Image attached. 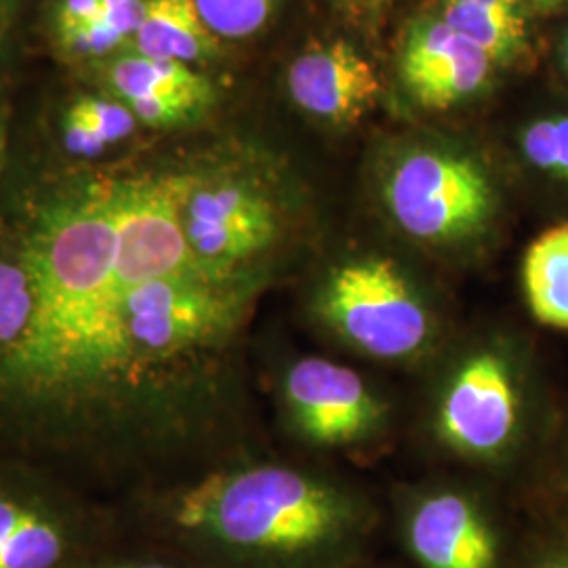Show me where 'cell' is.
Returning <instances> with one entry per match:
<instances>
[{
  "label": "cell",
  "instance_id": "6da1fadb",
  "mask_svg": "<svg viewBox=\"0 0 568 568\" xmlns=\"http://www.w3.org/2000/svg\"><path fill=\"white\" fill-rule=\"evenodd\" d=\"M196 169L77 171L0 209L34 312L0 358V459L108 506L243 450V349L265 286L203 264L183 203Z\"/></svg>",
  "mask_w": 568,
  "mask_h": 568
},
{
  "label": "cell",
  "instance_id": "7a4b0ae2",
  "mask_svg": "<svg viewBox=\"0 0 568 568\" xmlns=\"http://www.w3.org/2000/svg\"><path fill=\"white\" fill-rule=\"evenodd\" d=\"M114 509L122 528L199 568H323L365 532V509L349 493L244 453Z\"/></svg>",
  "mask_w": 568,
  "mask_h": 568
},
{
  "label": "cell",
  "instance_id": "3957f363",
  "mask_svg": "<svg viewBox=\"0 0 568 568\" xmlns=\"http://www.w3.org/2000/svg\"><path fill=\"white\" fill-rule=\"evenodd\" d=\"M438 440L476 464H508L541 429V389L525 342L497 335L448 371L434 408Z\"/></svg>",
  "mask_w": 568,
  "mask_h": 568
},
{
  "label": "cell",
  "instance_id": "277c9868",
  "mask_svg": "<svg viewBox=\"0 0 568 568\" xmlns=\"http://www.w3.org/2000/svg\"><path fill=\"white\" fill-rule=\"evenodd\" d=\"M119 530L112 506L44 469L0 459V568H72Z\"/></svg>",
  "mask_w": 568,
  "mask_h": 568
},
{
  "label": "cell",
  "instance_id": "5b68a950",
  "mask_svg": "<svg viewBox=\"0 0 568 568\" xmlns=\"http://www.w3.org/2000/svg\"><path fill=\"white\" fill-rule=\"evenodd\" d=\"M314 305L342 342L375 361L408 363L434 339L429 305L403 270L384 257L337 265Z\"/></svg>",
  "mask_w": 568,
  "mask_h": 568
},
{
  "label": "cell",
  "instance_id": "8992f818",
  "mask_svg": "<svg viewBox=\"0 0 568 568\" xmlns=\"http://www.w3.org/2000/svg\"><path fill=\"white\" fill-rule=\"evenodd\" d=\"M382 194L389 217L406 236L438 246L485 236L499 206L487 169L445 150L403 156L387 173Z\"/></svg>",
  "mask_w": 568,
  "mask_h": 568
},
{
  "label": "cell",
  "instance_id": "52a82bcc",
  "mask_svg": "<svg viewBox=\"0 0 568 568\" xmlns=\"http://www.w3.org/2000/svg\"><path fill=\"white\" fill-rule=\"evenodd\" d=\"M183 227L203 264L234 276H262L283 232L278 204L253 180L199 171L183 203Z\"/></svg>",
  "mask_w": 568,
  "mask_h": 568
},
{
  "label": "cell",
  "instance_id": "ba28073f",
  "mask_svg": "<svg viewBox=\"0 0 568 568\" xmlns=\"http://www.w3.org/2000/svg\"><path fill=\"white\" fill-rule=\"evenodd\" d=\"M278 389L291 427L318 447L358 445L386 417L384 400L358 371L318 356L284 366Z\"/></svg>",
  "mask_w": 568,
  "mask_h": 568
},
{
  "label": "cell",
  "instance_id": "9c48e42d",
  "mask_svg": "<svg viewBox=\"0 0 568 568\" xmlns=\"http://www.w3.org/2000/svg\"><path fill=\"white\" fill-rule=\"evenodd\" d=\"M408 551L422 568H497L499 535L478 501L459 490L422 495L405 518Z\"/></svg>",
  "mask_w": 568,
  "mask_h": 568
},
{
  "label": "cell",
  "instance_id": "30bf717a",
  "mask_svg": "<svg viewBox=\"0 0 568 568\" xmlns=\"http://www.w3.org/2000/svg\"><path fill=\"white\" fill-rule=\"evenodd\" d=\"M493 61L485 51L455 32L443 18L417 21L400 53V79L410 98L424 108L443 110L478 93Z\"/></svg>",
  "mask_w": 568,
  "mask_h": 568
},
{
  "label": "cell",
  "instance_id": "8fae6325",
  "mask_svg": "<svg viewBox=\"0 0 568 568\" xmlns=\"http://www.w3.org/2000/svg\"><path fill=\"white\" fill-rule=\"evenodd\" d=\"M286 81L293 102L335 124L358 121L382 93L375 65L344 41L307 47L291 63Z\"/></svg>",
  "mask_w": 568,
  "mask_h": 568
},
{
  "label": "cell",
  "instance_id": "7c38bea8",
  "mask_svg": "<svg viewBox=\"0 0 568 568\" xmlns=\"http://www.w3.org/2000/svg\"><path fill=\"white\" fill-rule=\"evenodd\" d=\"M520 278L532 321L568 333V222L551 225L528 244Z\"/></svg>",
  "mask_w": 568,
  "mask_h": 568
},
{
  "label": "cell",
  "instance_id": "4fadbf2b",
  "mask_svg": "<svg viewBox=\"0 0 568 568\" xmlns=\"http://www.w3.org/2000/svg\"><path fill=\"white\" fill-rule=\"evenodd\" d=\"M135 47L152 60L190 63L211 58L217 37L204 26L194 0H145Z\"/></svg>",
  "mask_w": 568,
  "mask_h": 568
},
{
  "label": "cell",
  "instance_id": "5bb4252c",
  "mask_svg": "<svg viewBox=\"0 0 568 568\" xmlns=\"http://www.w3.org/2000/svg\"><path fill=\"white\" fill-rule=\"evenodd\" d=\"M108 82L122 102L138 98H164L190 105L194 112L215 100L211 82L182 61L124 55L108 68Z\"/></svg>",
  "mask_w": 568,
  "mask_h": 568
},
{
  "label": "cell",
  "instance_id": "9a60e30c",
  "mask_svg": "<svg viewBox=\"0 0 568 568\" xmlns=\"http://www.w3.org/2000/svg\"><path fill=\"white\" fill-rule=\"evenodd\" d=\"M443 20L493 63L514 60L525 49L527 20L520 0H447Z\"/></svg>",
  "mask_w": 568,
  "mask_h": 568
},
{
  "label": "cell",
  "instance_id": "2e32d148",
  "mask_svg": "<svg viewBox=\"0 0 568 568\" xmlns=\"http://www.w3.org/2000/svg\"><path fill=\"white\" fill-rule=\"evenodd\" d=\"M34 281L0 220V358L20 344L34 312Z\"/></svg>",
  "mask_w": 568,
  "mask_h": 568
},
{
  "label": "cell",
  "instance_id": "e0dca14e",
  "mask_svg": "<svg viewBox=\"0 0 568 568\" xmlns=\"http://www.w3.org/2000/svg\"><path fill=\"white\" fill-rule=\"evenodd\" d=\"M72 568H199L180 551L122 528Z\"/></svg>",
  "mask_w": 568,
  "mask_h": 568
},
{
  "label": "cell",
  "instance_id": "ac0fdd59",
  "mask_svg": "<svg viewBox=\"0 0 568 568\" xmlns=\"http://www.w3.org/2000/svg\"><path fill=\"white\" fill-rule=\"evenodd\" d=\"M194 4L217 39L253 37L274 11V0H194Z\"/></svg>",
  "mask_w": 568,
  "mask_h": 568
},
{
  "label": "cell",
  "instance_id": "d6986e66",
  "mask_svg": "<svg viewBox=\"0 0 568 568\" xmlns=\"http://www.w3.org/2000/svg\"><path fill=\"white\" fill-rule=\"evenodd\" d=\"M520 148L532 169L568 187V119L532 122Z\"/></svg>",
  "mask_w": 568,
  "mask_h": 568
},
{
  "label": "cell",
  "instance_id": "ffe728a7",
  "mask_svg": "<svg viewBox=\"0 0 568 568\" xmlns=\"http://www.w3.org/2000/svg\"><path fill=\"white\" fill-rule=\"evenodd\" d=\"M544 487L551 511L568 530V415L556 422L546 448Z\"/></svg>",
  "mask_w": 568,
  "mask_h": 568
},
{
  "label": "cell",
  "instance_id": "44dd1931",
  "mask_svg": "<svg viewBox=\"0 0 568 568\" xmlns=\"http://www.w3.org/2000/svg\"><path fill=\"white\" fill-rule=\"evenodd\" d=\"M70 108L79 112L110 148L129 140L138 126V119L126 103L100 98H79L77 102L70 103Z\"/></svg>",
  "mask_w": 568,
  "mask_h": 568
},
{
  "label": "cell",
  "instance_id": "7402d4cb",
  "mask_svg": "<svg viewBox=\"0 0 568 568\" xmlns=\"http://www.w3.org/2000/svg\"><path fill=\"white\" fill-rule=\"evenodd\" d=\"M58 39H60L61 49L72 58H98L114 51L126 41L103 13L89 23H82L79 28L60 32Z\"/></svg>",
  "mask_w": 568,
  "mask_h": 568
},
{
  "label": "cell",
  "instance_id": "603a6c76",
  "mask_svg": "<svg viewBox=\"0 0 568 568\" xmlns=\"http://www.w3.org/2000/svg\"><path fill=\"white\" fill-rule=\"evenodd\" d=\"M61 145L70 159L82 163L98 161L110 150L102 135L72 108L65 110L61 121Z\"/></svg>",
  "mask_w": 568,
  "mask_h": 568
},
{
  "label": "cell",
  "instance_id": "cb8c5ba5",
  "mask_svg": "<svg viewBox=\"0 0 568 568\" xmlns=\"http://www.w3.org/2000/svg\"><path fill=\"white\" fill-rule=\"evenodd\" d=\"M138 122L163 129V126H175L182 124L194 110L190 105L175 100H164V98H138L131 102H124Z\"/></svg>",
  "mask_w": 568,
  "mask_h": 568
},
{
  "label": "cell",
  "instance_id": "d4e9b609",
  "mask_svg": "<svg viewBox=\"0 0 568 568\" xmlns=\"http://www.w3.org/2000/svg\"><path fill=\"white\" fill-rule=\"evenodd\" d=\"M103 13V0H61L55 11V32H65L79 28L82 23L100 18Z\"/></svg>",
  "mask_w": 568,
  "mask_h": 568
},
{
  "label": "cell",
  "instance_id": "484cf974",
  "mask_svg": "<svg viewBox=\"0 0 568 568\" xmlns=\"http://www.w3.org/2000/svg\"><path fill=\"white\" fill-rule=\"evenodd\" d=\"M527 568H568V544L539 554Z\"/></svg>",
  "mask_w": 568,
  "mask_h": 568
},
{
  "label": "cell",
  "instance_id": "4316f807",
  "mask_svg": "<svg viewBox=\"0 0 568 568\" xmlns=\"http://www.w3.org/2000/svg\"><path fill=\"white\" fill-rule=\"evenodd\" d=\"M9 129H7V119H4V110L0 103V183L4 182L7 173H9Z\"/></svg>",
  "mask_w": 568,
  "mask_h": 568
},
{
  "label": "cell",
  "instance_id": "83f0119b",
  "mask_svg": "<svg viewBox=\"0 0 568 568\" xmlns=\"http://www.w3.org/2000/svg\"><path fill=\"white\" fill-rule=\"evenodd\" d=\"M344 7L354 13H375L386 7L389 0H339Z\"/></svg>",
  "mask_w": 568,
  "mask_h": 568
},
{
  "label": "cell",
  "instance_id": "f1b7e54d",
  "mask_svg": "<svg viewBox=\"0 0 568 568\" xmlns=\"http://www.w3.org/2000/svg\"><path fill=\"white\" fill-rule=\"evenodd\" d=\"M7 34H9V13L0 4V49H2V44L7 41Z\"/></svg>",
  "mask_w": 568,
  "mask_h": 568
},
{
  "label": "cell",
  "instance_id": "f546056e",
  "mask_svg": "<svg viewBox=\"0 0 568 568\" xmlns=\"http://www.w3.org/2000/svg\"><path fill=\"white\" fill-rule=\"evenodd\" d=\"M528 2H532V4H537L541 9H554V7L567 4L568 0H528Z\"/></svg>",
  "mask_w": 568,
  "mask_h": 568
},
{
  "label": "cell",
  "instance_id": "4dcf8cb0",
  "mask_svg": "<svg viewBox=\"0 0 568 568\" xmlns=\"http://www.w3.org/2000/svg\"><path fill=\"white\" fill-rule=\"evenodd\" d=\"M124 2H131V0H103V11L114 9V7H121Z\"/></svg>",
  "mask_w": 568,
  "mask_h": 568
},
{
  "label": "cell",
  "instance_id": "1f68e13d",
  "mask_svg": "<svg viewBox=\"0 0 568 568\" xmlns=\"http://www.w3.org/2000/svg\"><path fill=\"white\" fill-rule=\"evenodd\" d=\"M562 58H565V65H567L568 70V37L567 41H565V47H562Z\"/></svg>",
  "mask_w": 568,
  "mask_h": 568
}]
</instances>
